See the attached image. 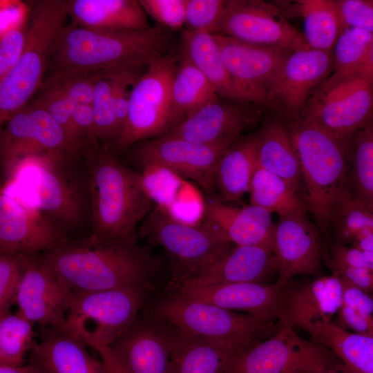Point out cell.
<instances>
[{
	"label": "cell",
	"instance_id": "6da1fadb",
	"mask_svg": "<svg viewBox=\"0 0 373 373\" xmlns=\"http://www.w3.org/2000/svg\"><path fill=\"white\" fill-rule=\"evenodd\" d=\"M38 257L70 292L151 285L159 265L146 246L126 238L68 239Z\"/></svg>",
	"mask_w": 373,
	"mask_h": 373
},
{
	"label": "cell",
	"instance_id": "9c48e42d",
	"mask_svg": "<svg viewBox=\"0 0 373 373\" xmlns=\"http://www.w3.org/2000/svg\"><path fill=\"white\" fill-rule=\"evenodd\" d=\"M373 117V69L355 75L332 74L309 97L300 119L351 143Z\"/></svg>",
	"mask_w": 373,
	"mask_h": 373
},
{
	"label": "cell",
	"instance_id": "ee69618b",
	"mask_svg": "<svg viewBox=\"0 0 373 373\" xmlns=\"http://www.w3.org/2000/svg\"><path fill=\"white\" fill-rule=\"evenodd\" d=\"M23 272V255L0 254V316L16 304Z\"/></svg>",
	"mask_w": 373,
	"mask_h": 373
},
{
	"label": "cell",
	"instance_id": "9f6ffc18",
	"mask_svg": "<svg viewBox=\"0 0 373 373\" xmlns=\"http://www.w3.org/2000/svg\"><path fill=\"white\" fill-rule=\"evenodd\" d=\"M33 367L31 362L21 365L0 363V373H28Z\"/></svg>",
	"mask_w": 373,
	"mask_h": 373
},
{
	"label": "cell",
	"instance_id": "6125c7cd",
	"mask_svg": "<svg viewBox=\"0 0 373 373\" xmlns=\"http://www.w3.org/2000/svg\"><path fill=\"white\" fill-rule=\"evenodd\" d=\"M28 373H46V372L39 366L34 364L33 368Z\"/></svg>",
	"mask_w": 373,
	"mask_h": 373
},
{
	"label": "cell",
	"instance_id": "8fae6325",
	"mask_svg": "<svg viewBox=\"0 0 373 373\" xmlns=\"http://www.w3.org/2000/svg\"><path fill=\"white\" fill-rule=\"evenodd\" d=\"M137 237L168 253L173 271L171 281L197 275L222 260L235 246L203 223L179 221L158 207L141 223Z\"/></svg>",
	"mask_w": 373,
	"mask_h": 373
},
{
	"label": "cell",
	"instance_id": "8992f818",
	"mask_svg": "<svg viewBox=\"0 0 373 373\" xmlns=\"http://www.w3.org/2000/svg\"><path fill=\"white\" fill-rule=\"evenodd\" d=\"M29 28L18 63L0 79V124L23 108L42 86L55 42L68 17L67 0L26 3Z\"/></svg>",
	"mask_w": 373,
	"mask_h": 373
},
{
	"label": "cell",
	"instance_id": "44dd1931",
	"mask_svg": "<svg viewBox=\"0 0 373 373\" xmlns=\"http://www.w3.org/2000/svg\"><path fill=\"white\" fill-rule=\"evenodd\" d=\"M71 292L39 260L23 255V272L17 296V312L41 328L63 327Z\"/></svg>",
	"mask_w": 373,
	"mask_h": 373
},
{
	"label": "cell",
	"instance_id": "7402d4cb",
	"mask_svg": "<svg viewBox=\"0 0 373 373\" xmlns=\"http://www.w3.org/2000/svg\"><path fill=\"white\" fill-rule=\"evenodd\" d=\"M172 339L171 327L148 314L108 347L129 373H169Z\"/></svg>",
	"mask_w": 373,
	"mask_h": 373
},
{
	"label": "cell",
	"instance_id": "d6a6232c",
	"mask_svg": "<svg viewBox=\"0 0 373 373\" xmlns=\"http://www.w3.org/2000/svg\"><path fill=\"white\" fill-rule=\"evenodd\" d=\"M258 133L233 144L221 157L216 171V187L223 200L236 201L248 193L258 166Z\"/></svg>",
	"mask_w": 373,
	"mask_h": 373
},
{
	"label": "cell",
	"instance_id": "11a10c76",
	"mask_svg": "<svg viewBox=\"0 0 373 373\" xmlns=\"http://www.w3.org/2000/svg\"><path fill=\"white\" fill-rule=\"evenodd\" d=\"M89 346L94 348L99 354L106 373H129L108 346L98 343H92Z\"/></svg>",
	"mask_w": 373,
	"mask_h": 373
},
{
	"label": "cell",
	"instance_id": "ba28073f",
	"mask_svg": "<svg viewBox=\"0 0 373 373\" xmlns=\"http://www.w3.org/2000/svg\"><path fill=\"white\" fill-rule=\"evenodd\" d=\"M151 285L71 292L63 328L86 345L109 346L138 317Z\"/></svg>",
	"mask_w": 373,
	"mask_h": 373
},
{
	"label": "cell",
	"instance_id": "7dc6e473",
	"mask_svg": "<svg viewBox=\"0 0 373 373\" xmlns=\"http://www.w3.org/2000/svg\"><path fill=\"white\" fill-rule=\"evenodd\" d=\"M99 71L57 75L46 79L57 85L73 104L92 105Z\"/></svg>",
	"mask_w": 373,
	"mask_h": 373
},
{
	"label": "cell",
	"instance_id": "3957f363",
	"mask_svg": "<svg viewBox=\"0 0 373 373\" xmlns=\"http://www.w3.org/2000/svg\"><path fill=\"white\" fill-rule=\"evenodd\" d=\"M86 168L90 231L97 240H137V230L156 207L140 172L125 165L110 149H91L82 155Z\"/></svg>",
	"mask_w": 373,
	"mask_h": 373
},
{
	"label": "cell",
	"instance_id": "5b68a950",
	"mask_svg": "<svg viewBox=\"0 0 373 373\" xmlns=\"http://www.w3.org/2000/svg\"><path fill=\"white\" fill-rule=\"evenodd\" d=\"M288 128L299 163L303 202L325 232L348 186L351 143L302 119L290 123Z\"/></svg>",
	"mask_w": 373,
	"mask_h": 373
},
{
	"label": "cell",
	"instance_id": "94428289",
	"mask_svg": "<svg viewBox=\"0 0 373 373\" xmlns=\"http://www.w3.org/2000/svg\"><path fill=\"white\" fill-rule=\"evenodd\" d=\"M369 65L373 69V40L370 46V50Z\"/></svg>",
	"mask_w": 373,
	"mask_h": 373
},
{
	"label": "cell",
	"instance_id": "4316f807",
	"mask_svg": "<svg viewBox=\"0 0 373 373\" xmlns=\"http://www.w3.org/2000/svg\"><path fill=\"white\" fill-rule=\"evenodd\" d=\"M44 329L33 342L30 362L46 373H106L102 360L93 358L80 339L61 327Z\"/></svg>",
	"mask_w": 373,
	"mask_h": 373
},
{
	"label": "cell",
	"instance_id": "c3c4849f",
	"mask_svg": "<svg viewBox=\"0 0 373 373\" xmlns=\"http://www.w3.org/2000/svg\"><path fill=\"white\" fill-rule=\"evenodd\" d=\"M146 13L158 25L168 29H179L185 24L187 0H140Z\"/></svg>",
	"mask_w": 373,
	"mask_h": 373
},
{
	"label": "cell",
	"instance_id": "d6986e66",
	"mask_svg": "<svg viewBox=\"0 0 373 373\" xmlns=\"http://www.w3.org/2000/svg\"><path fill=\"white\" fill-rule=\"evenodd\" d=\"M274 255L278 278L285 285L296 276L322 275L320 237L306 211L279 217L276 224Z\"/></svg>",
	"mask_w": 373,
	"mask_h": 373
},
{
	"label": "cell",
	"instance_id": "7c38bea8",
	"mask_svg": "<svg viewBox=\"0 0 373 373\" xmlns=\"http://www.w3.org/2000/svg\"><path fill=\"white\" fill-rule=\"evenodd\" d=\"M342 362L325 345L307 340L294 327L278 322L271 336L231 356L223 373H301Z\"/></svg>",
	"mask_w": 373,
	"mask_h": 373
},
{
	"label": "cell",
	"instance_id": "f6af8a7d",
	"mask_svg": "<svg viewBox=\"0 0 373 373\" xmlns=\"http://www.w3.org/2000/svg\"><path fill=\"white\" fill-rule=\"evenodd\" d=\"M29 28V11L17 23L1 33L0 79L18 63L26 45Z\"/></svg>",
	"mask_w": 373,
	"mask_h": 373
},
{
	"label": "cell",
	"instance_id": "d590c367",
	"mask_svg": "<svg viewBox=\"0 0 373 373\" xmlns=\"http://www.w3.org/2000/svg\"><path fill=\"white\" fill-rule=\"evenodd\" d=\"M182 58L173 77L172 97L182 122L220 97L212 84L184 54Z\"/></svg>",
	"mask_w": 373,
	"mask_h": 373
},
{
	"label": "cell",
	"instance_id": "d4e9b609",
	"mask_svg": "<svg viewBox=\"0 0 373 373\" xmlns=\"http://www.w3.org/2000/svg\"><path fill=\"white\" fill-rule=\"evenodd\" d=\"M342 284L334 274L285 285L278 322L291 327L316 319L332 321L342 305Z\"/></svg>",
	"mask_w": 373,
	"mask_h": 373
},
{
	"label": "cell",
	"instance_id": "ac0fdd59",
	"mask_svg": "<svg viewBox=\"0 0 373 373\" xmlns=\"http://www.w3.org/2000/svg\"><path fill=\"white\" fill-rule=\"evenodd\" d=\"M333 68L332 52L312 48L290 52L272 84L267 105L273 106L290 123L300 119L309 97Z\"/></svg>",
	"mask_w": 373,
	"mask_h": 373
},
{
	"label": "cell",
	"instance_id": "f35d334b",
	"mask_svg": "<svg viewBox=\"0 0 373 373\" xmlns=\"http://www.w3.org/2000/svg\"><path fill=\"white\" fill-rule=\"evenodd\" d=\"M119 69H106L98 73L91 105L95 122L94 149L112 151L117 139L113 92L117 73Z\"/></svg>",
	"mask_w": 373,
	"mask_h": 373
},
{
	"label": "cell",
	"instance_id": "74e56055",
	"mask_svg": "<svg viewBox=\"0 0 373 373\" xmlns=\"http://www.w3.org/2000/svg\"><path fill=\"white\" fill-rule=\"evenodd\" d=\"M348 188L356 198L373 205V117L352 138Z\"/></svg>",
	"mask_w": 373,
	"mask_h": 373
},
{
	"label": "cell",
	"instance_id": "6f0895ef",
	"mask_svg": "<svg viewBox=\"0 0 373 373\" xmlns=\"http://www.w3.org/2000/svg\"><path fill=\"white\" fill-rule=\"evenodd\" d=\"M355 247L362 251L373 253V234H370L361 237L352 243Z\"/></svg>",
	"mask_w": 373,
	"mask_h": 373
},
{
	"label": "cell",
	"instance_id": "277c9868",
	"mask_svg": "<svg viewBox=\"0 0 373 373\" xmlns=\"http://www.w3.org/2000/svg\"><path fill=\"white\" fill-rule=\"evenodd\" d=\"M80 157L46 155L25 162L8 187L35 207L68 239L90 217L86 168Z\"/></svg>",
	"mask_w": 373,
	"mask_h": 373
},
{
	"label": "cell",
	"instance_id": "e575fe53",
	"mask_svg": "<svg viewBox=\"0 0 373 373\" xmlns=\"http://www.w3.org/2000/svg\"><path fill=\"white\" fill-rule=\"evenodd\" d=\"M293 10L303 20L304 37L312 49L332 52L343 29L333 0H298Z\"/></svg>",
	"mask_w": 373,
	"mask_h": 373
},
{
	"label": "cell",
	"instance_id": "ab89813d",
	"mask_svg": "<svg viewBox=\"0 0 373 373\" xmlns=\"http://www.w3.org/2000/svg\"><path fill=\"white\" fill-rule=\"evenodd\" d=\"M331 227L341 241L352 244L373 234V205L356 198L347 187L334 209Z\"/></svg>",
	"mask_w": 373,
	"mask_h": 373
},
{
	"label": "cell",
	"instance_id": "7bdbcfd3",
	"mask_svg": "<svg viewBox=\"0 0 373 373\" xmlns=\"http://www.w3.org/2000/svg\"><path fill=\"white\" fill-rule=\"evenodd\" d=\"M28 104L46 111L60 125L74 153L79 157L73 124V103L64 91L53 82L45 81Z\"/></svg>",
	"mask_w": 373,
	"mask_h": 373
},
{
	"label": "cell",
	"instance_id": "60d3db41",
	"mask_svg": "<svg viewBox=\"0 0 373 373\" xmlns=\"http://www.w3.org/2000/svg\"><path fill=\"white\" fill-rule=\"evenodd\" d=\"M373 34L358 28H343L334 47L333 73L349 75L365 72L369 65V54Z\"/></svg>",
	"mask_w": 373,
	"mask_h": 373
},
{
	"label": "cell",
	"instance_id": "603a6c76",
	"mask_svg": "<svg viewBox=\"0 0 373 373\" xmlns=\"http://www.w3.org/2000/svg\"><path fill=\"white\" fill-rule=\"evenodd\" d=\"M257 120L256 113L241 102L218 98L184 119L164 135L229 148Z\"/></svg>",
	"mask_w": 373,
	"mask_h": 373
},
{
	"label": "cell",
	"instance_id": "2e32d148",
	"mask_svg": "<svg viewBox=\"0 0 373 373\" xmlns=\"http://www.w3.org/2000/svg\"><path fill=\"white\" fill-rule=\"evenodd\" d=\"M68 238L8 187L0 194V254L39 256Z\"/></svg>",
	"mask_w": 373,
	"mask_h": 373
},
{
	"label": "cell",
	"instance_id": "484cf974",
	"mask_svg": "<svg viewBox=\"0 0 373 373\" xmlns=\"http://www.w3.org/2000/svg\"><path fill=\"white\" fill-rule=\"evenodd\" d=\"M277 274L273 251L260 246H234L222 260L186 280L171 281L188 285L268 283Z\"/></svg>",
	"mask_w": 373,
	"mask_h": 373
},
{
	"label": "cell",
	"instance_id": "cb8c5ba5",
	"mask_svg": "<svg viewBox=\"0 0 373 373\" xmlns=\"http://www.w3.org/2000/svg\"><path fill=\"white\" fill-rule=\"evenodd\" d=\"M203 224L235 246H260L274 251L271 213L254 204L238 208L214 199L204 202Z\"/></svg>",
	"mask_w": 373,
	"mask_h": 373
},
{
	"label": "cell",
	"instance_id": "b9f144b4",
	"mask_svg": "<svg viewBox=\"0 0 373 373\" xmlns=\"http://www.w3.org/2000/svg\"><path fill=\"white\" fill-rule=\"evenodd\" d=\"M32 324L18 312L0 316V363L23 365L34 342Z\"/></svg>",
	"mask_w": 373,
	"mask_h": 373
},
{
	"label": "cell",
	"instance_id": "816d5d0a",
	"mask_svg": "<svg viewBox=\"0 0 373 373\" xmlns=\"http://www.w3.org/2000/svg\"><path fill=\"white\" fill-rule=\"evenodd\" d=\"M332 274L373 297V275L368 268L350 267L327 262Z\"/></svg>",
	"mask_w": 373,
	"mask_h": 373
},
{
	"label": "cell",
	"instance_id": "ffe728a7",
	"mask_svg": "<svg viewBox=\"0 0 373 373\" xmlns=\"http://www.w3.org/2000/svg\"><path fill=\"white\" fill-rule=\"evenodd\" d=\"M285 285L276 282L195 285L170 282L168 291L229 311H244L264 320L278 321Z\"/></svg>",
	"mask_w": 373,
	"mask_h": 373
},
{
	"label": "cell",
	"instance_id": "8d00e7d4",
	"mask_svg": "<svg viewBox=\"0 0 373 373\" xmlns=\"http://www.w3.org/2000/svg\"><path fill=\"white\" fill-rule=\"evenodd\" d=\"M250 204L260 207L279 217L307 211L296 190L278 175L257 166L249 191Z\"/></svg>",
	"mask_w": 373,
	"mask_h": 373
},
{
	"label": "cell",
	"instance_id": "f1b7e54d",
	"mask_svg": "<svg viewBox=\"0 0 373 373\" xmlns=\"http://www.w3.org/2000/svg\"><path fill=\"white\" fill-rule=\"evenodd\" d=\"M171 329L169 373H223L230 357L236 354L216 342Z\"/></svg>",
	"mask_w": 373,
	"mask_h": 373
},
{
	"label": "cell",
	"instance_id": "680465c9",
	"mask_svg": "<svg viewBox=\"0 0 373 373\" xmlns=\"http://www.w3.org/2000/svg\"><path fill=\"white\" fill-rule=\"evenodd\" d=\"M301 373H356L352 369H350L347 365H346L343 362L341 363L323 370L308 371Z\"/></svg>",
	"mask_w": 373,
	"mask_h": 373
},
{
	"label": "cell",
	"instance_id": "4fadbf2b",
	"mask_svg": "<svg viewBox=\"0 0 373 373\" xmlns=\"http://www.w3.org/2000/svg\"><path fill=\"white\" fill-rule=\"evenodd\" d=\"M46 155L77 157L60 125L46 111L28 104L0 131L1 186L12 182L25 162Z\"/></svg>",
	"mask_w": 373,
	"mask_h": 373
},
{
	"label": "cell",
	"instance_id": "f907efd6",
	"mask_svg": "<svg viewBox=\"0 0 373 373\" xmlns=\"http://www.w3.org/2000/svg\"><path fill=\"white\" fill-rule=\"evenodd\" d=\"M337 325L354 333L373 338V316L341 305L337 313Z\"/></svg>",
	"mask_w": 373,
	"mask_h": 373
},
{
	"label": "cell",
	"instance_id": "bcb514c9",
	"mask_svg": "<svg viewBox=\"0 0 373 373\" xmlns=\"http://www.w3.org/2000/svg\"><path fill=\"white\" fill-rule=\"evenodd\" d=\"M225 3L224 0H187L185 24L189 30L216 33Z\"/></svg>",
	"mask_w": 373,
	"mask_h": 373
},
{
	"label": "cell",
	"instance_id": "4dcf8cb0",
	"mask_svg": "<svg viewBox=\"0 0 373 373\" xmlns=\"http://www.w3.org/2000/svg\"><path fill=\"white\" fill-rule=\"evenodd\" d=\"M300 328L308 333L312 340L330 349L356 373H373L372 338L348 332L332 320H313Z\"/></svg>",
	"mask_w": 373,
	"mask_h": 373
},
{
	"label": "cell",
	"instance_id": "f5cc1de1",
	"mask_svg": "<svg viewBox=\"0 0 373 373\" xmlns=\"http://www.w3.org/2000/svg\"><path fill=\"white\" fill-rule=\"evenodd\" d=\"M340 280L343 290L342 305L373 316V297L341 278Z\"/></svg>",
	"mask_w": 373,
	"mask_h": 373
},
{
	"label": "cell",
	"instance_id": "5bb4252c",
	"mask_svg": "<svg viewBox=\"0 0 373 373\" xmlns=\"http://www.w3.org/2000/svg\"><path fill=\"white\" fill-rule=\"evenodd\" d=\"M216 33L290 52L310 48L274 3L260 0L226 1Z\"/></svg>",
	"mask_w": 373,
	"mask_h": 373
},
{
	"label": "cell",
	"instance_id": "9a60e30c",
	"mask_svg": "<svg viewBox=\"0 0 373 373\" xmlns=\"http://www.w3.org/2000/svg\"><path fill=\"white\" fill-rule=\"evenodd\" d=\"M229 148L162 135L140 142L128 151L140 168L160 166L193 180L207 192H212L216 189L218 164Z\"/></svg>",
	"mask_w": 373,
	"mask_h": 373
},
{
	"label": "cell",
	"instance_id": "91938a15",
	"mask_svg": "<svg viewBox=\"0 0 373 373\" xmlns=\"http://www.w3.org/2000/svg\"><path fill=\"white\" fill-rule=\"evenodd\" d=\"M364 254L366 258L367 268L370 269L372 274L373 275V253L364 252Z\"/></svg>",
	"mask_w": 373,
	"mask_h": 373
},
{
	"label": "cell",
	"instance_id": "db71d44e",
	"mask_svg": "<svg viewBox=\"0 0 373 373\" xmlns=\"http://www.w3.org/2000/svg\"><path fill=\"white\" fill-rule=\"evenodd\" d=\"M327 262L350 267L367 268L364 252L355 247H347L341 242L334 245Z\"/></svg>",
	"mask_w": 373,
	"mask_h": 373
},
{
	"label": "cell",
	"instance_id": "681fc988",
	"mask_svg": "<svg viewBox=\"0 0 373 373\" xmlns=\"http://www.w3.org/2000/svg\"><path fill=\"white\" fill-rule=\"evenodd\" d=\"M343 28L373 34V0H334Z\"/></svg>",
	"mask_w": 373,
	"mask_h": 373
},
{
	"label": "cell",
	"instance_id": "f546056e",
	"mask_svg": "<svg viewBox=\"0 0 373 373\" xmlns=\"http://www.w3.org/2000/svg\"><path fill=\"white\" fill-rule=\"evenodd\" d=\"M257 160L258 166L283 179L302 198L299 163L289 129L284 123L271 120L263 125L258 133Z\"/></svg>",
	"mask_w": 373,
	"mask_h": 373
},
{
	"label": "cell",
	"instance_id": "30bf717a",
	"mask_svg": "<svg viewBox=\"0 0 373 373\" xmlns=\"http://www.w3.org/2000/svg\"><path fill=\"white\" fill-rule=\"evenodd\" d=\"M177 67L175 59L167 55L148 65L132 89L126 122L113 148L114 153H124L140 142L162 136L182 122L172 97Z\"/></svg>",
	"mask_w": 373,
	"mask_h": 373
},
{
	"label": "cell",
	"instance_id": "83f0119b",
	"mask_svg": "<svg viewBox=\"0 0 373 373\" xmlns=\"http://www.w3.org/2000/svg\"><path fill=\"white\" fill-rule=\"evenodd\" d=\"M70 23L98 30H138L151 27L139 1L67 0Z\"/></svg>",
	"mask_w": 373,
	"mask_h": 373
},
{
	"label": "cell",
	"instance_id": "7a4b0ae2",
	"mask_svg": "<svg viewBox=\"0 0 373 373\" xmlns=\"http://www.w3.org/2000/svg\"><path fill=\"white\" fill-rule=\"evenodd\" d=\"M167 29L98 30L68 23L55 44L45 79L64 73L146 68L169 48Z\"/></svg>",
	"mask_w": 373,
	"mask_h": 373
},
{
	"label": "cell",
	"instance_id": "1f68e13d",
	"mask_svg": "<svg viewBox=\"0 0 373 373\" xmlns=\"http://www.w3.org/2000/svg\"><path fill=\"white\" fill-rule=\"evenodd\" d=\"M183 54L212 84L219 97L224 99L247 102L221 57L213 34L186 30L182 35Z\"/></svg>",
	"mask_w": 373,
	"mask_h": 373
},
{
	"label": "cell",
	"instance_id": "52a82bcc",
	"mask_svg": "<svg viewBox=\"0 0 373 373\" xmlns=\"http://www.w3.org/2000/svg\"><path fill=\"white\" fill-rule=\"evenodd\" d=\"M149 315L185 334L225 345L236 353L271 336L278 322L239 314L171 291L157 299Z\"/></svg>",
	"mask_w": 373,
	"mask_h": 373
},
{
	"label": "cell",
	"instance_id": "e0dca14e",
	"mask_svg": "<svg viewBox=\"0 0 373 373\" xmlns=\"http://www.w3.org/2000/svg\"><path fill=\"white\" fill-rule=\"evenodd\" d=\"M213 35L224 66L247 102L267 104L272 84L290 52Z\"/></svg>",
	"mask_w": 373,
	"mask_h": 373
},
{
	"label": "cell",
	"instance_id": "836d02e7",
	"mask_svg": "<svg viewBox=\"0 0 373 373\" xmlns=\"http://www.w3.org/2000/svg\"><path fill=\"white\" fill-rule=\"evenodd\" d=\"M140 169L143 186L156 207L181 222L184 213L191 211L199 218L203 217L204 205L199 202L198 196L180 197L190 187L182 177L160 166L149 165Z\"/></svg>",
	"mask_w": 373,
	"mask_h": 373
}]
</instances>
